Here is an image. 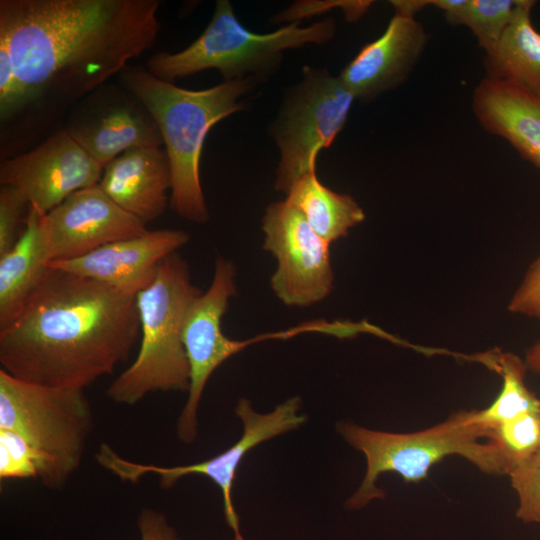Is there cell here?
Returning a JSON list of instances; mask_svg holds the SVG:
<instances>
[{
  "mask_svg": "<svg viewBox=\"0 0 540 540\" xmlns=\"http://www.w3.org/2000/svg\"><path fill=\"white\" fill-rule=\"evenodd\" d=\"M486 438L498 450L509 475L540 450V409L504 421L487 430Z\"/></svg>",
  "mask_w": 540,
  "mask_h": 540,
  "instance_id": "24",
  "label": "cell"
},
{
  "mask_svg": "<svg viewBox=\"0 0 540 540\" xmlns=\"http://www.w3.org/2000/svg\"><path fill=\"white\" fill-rule=\"evenodd\" d=\"M487 368L502 377V388L485 409L475 410V420L486 431L523 413L540 409V399L525 384L527 367L520 357L498 349L485 352Z\"/></svg>",
  "mask_w": 540,
  "mask_h": 540,
  "instance_id": "22",
  "label": "cell"
},
{
  "mask_svg": "<svg viewBox=\"0 0 540 540\" xmlns=\"http://www.w3.org/2000/svg\"><path fill=\"white\" fill-rule=\"evenodd\" d=\"M104 167L62 129L33 150L4 160L0 184L45 215L74 192L99 184Z\"/></svg>",
  "mask_w": 540,
  "mask_h": 540,
  "instance_id": "12",
  "label": "cell"
},
{
  "mask_svg": "<svg viewBox=\"0 0 540 540\" xmlns=\"http://www.w3.org/2000/svg\"><path fill=\"white\" fill-rule=\"evenodd\" d=\"M84 391L25 382L0 369V429L23 439L49 489L63 488L81 464L94 425Z\"/></svg>",
  "mask_w": 540,
  "mask_h": 540,
  "instance_id": "7",
  "label": "cell"
},
{
  "mask_svg": "<svg viewBox=\"0 0 540 540\" xmlns=\"http://www.w3.org/2000/svg\"><path fill=\"white\" fill-rule=\"evenodd\" d=\"M120 80L160 130L171 168V208L187 221L207 222L209 212L199 170L206 136L218 122L245 108L244 97L258 83L231 80L189 90L155 77L146 68L130 65L120 72Z\"/></svg>",
  "mask_w": 540,
  "mask_h": 540,
  "instance_id": "3",
  "label": "cell"
},
{
  "mask_svg": "<svg viewBox=\"0 0 540 540\" xmlns=\"http://www.w3.org/2000/svg\"><path fill=\"white\" fill-rule=\"evenodd\" d=\"M189 239L183 230H147L75 259L50 262L48 266L136 295L154 281L159 264L177 253Z\"/></svg>",
  "mask_w": 540,
  "mask_h": 540,
  "instance_id": "15",
  "label": "cell"
},
{
  "mask_svg": "<svg viewBox=\"0 0 540 540\" xmlns=\"http://www.w3.org/2000/svg\"><path fill=\"white\" fill-rule=\"evenodd\" d=\"M201 291L177 253L158 266L154 281L136 294L140 348L134 362L108 387V397L134 405L155 392H188L190 368L182 341L186 309Z\"/></svg>",
  "mask_w": 540,
  "mask_h": 540,
  "instance_id": "5",
  "label": "cell"
},
{
  "mask_svg": "<svg viewBox=\"0 0 540 540\" xmlns=\"http://www.w3.org/2000/svg\"><path fill=\"white\" fill-rule=\"evenodd\" d=\"M139 336L136 295L49 267L0 329L1 369L33 384L85 389L127 361Z\"/></svg>",
  "mask_w": 540,
  "mask_h": 540,
  "instance_id": "2",
  "label": "cell"
},
{
  "mask_svg": "<svg viewBox=\"0 0 540 540\" xmlns=\"http://www.w3.org/2000/svg\"><path fill=\"white\" fill-rule=\"evenodd\" d=\"M355 98L339 76L326 68L304 66L301 78L286 88L269 134L280 159L275 189L284 192L303 174L316 170L322 149L342 131Z\"/></svg>",
  "mask_w": 540,
  "mask_h": 540,
  "instance_id": "8",
  "label": "cell"
},
{
  "mask_svg": "<svg viewBox=\"0 0 540 540\" xmlns=\"http://www.w3.org/2000/svg\"><path fill=\"white\" fill-rule=\"evenodd\" d=\"M65 129L102 167L133 148L163 147L157 123L132 95L97 99Z\"/></svg>",
  "mask_w": 540,
  "mask_h": 540,
  "instance_id": "16",
  "label": "cell"
},
{
  "mask_svg": "<svg viewBox=\"0 0 540 540\" xmlns=\"http://www.w3.org/2000/svg\"><path fill=\"white\" fill-rule=\"evenodd\" d=\"M395 12L377 39L364 45L338 75L355 100L369 102L400 86L428 41L415 13L428 1H391Z\"/></svg>",
  "mask_w": 540,
  "mask_h": 540,
  "instance_id": "14",
  "label": "cell"
},
{
  "mask_svg": "<svg viewBox=\"0 0 540 540\" xmlns=\"http://www.w3.org/2000/svg\"><path fill=\"white\" fill-rule=\"evenodd\" d=\"M508 476L518 496L517 518L525 523H540V458L534 456Z\"/></svg>",
  "mask_w": 540,
  "mask_h": 540,
  "instance_id": "25",
  "label": "cell"
},
{
  "mask_svg": "<svg viewBox=\"0 0 540 540\" xmlns=\"http://www.w3.org/2000/svg\"><path fill=\"white\" fill-rule=\"evenodd\" d=\"M29 212L27 202L12 188H0V256L20 239Z\"/></svg>",
  "mask_w": 540,
  "mask_h": 540,
  "instance_id": "26",
  "label": "cell"
},
{
  "mask_svg": "<svg viewBox=\"0 0 540 540\" xmlns=\"http://www.w3.org/2000/svg\"><path fill=\"white\" fill-rule=\"evenodd\" d=\"M33 101L18 78L5 43L0 41V116L5 120Z\"/></svg>",
  "mask_w": 540,
  "mask_h": 540,
  "instance_id": "27",
  "label": "cell"
},
{
  "mask_svg": "<svg viewBox=\"0 0 540 540\" xmlns=\"http://www.w3.org/2000/svg\"><path fill=\"white\" fill-rule=\"evenodd\" d=\"M343 439L366 458V472L357 491L346 501L349 510L361 509L374 499L385 497L377 487L384 473H396L406 483L424 480L430 469L448 456L458 455L480 471L506 475L496 447L486 438L485 429L476 422L475 410H461L424 430L395 433L372 430L353 423L339 422Z\"/></svg>",
  "mask_w": 540,
  "mask_h": 540,
  "instance_id": "4",
  "label": "cell"
},
{
  "mask_svg": "<svg viewBox=\"0 0 540 540\" xmlns=\"http://www.w3.org/2000/svg\"><path fill=\"white\" fill-rule=\"evenodd\" d=\"M98 185L119 207L147 224L170 202L168 155L163 147L130 149L104 167Z\"/></svg>",
  "mask_w": 540,
  "mask_h": 540,
  "instance_id": "17",
  "label": "cell"
},
{
  "mask_svg": "<svg viewBox=\"0 0 540 540\" xmlns=\"http://www.w3.org/2000/svg\"><path fill=\"white\" fill-rule=\"evenodd\" d=\"M264 249L277 261L270 281L277 298L290 307H307L333 289L330 244L286 200L269 204L262 219Z\"/></svg>",
  "mask_w": 540,
  "mask_h": 540,
  "instance_id": "11",
  "label": "cell"
},
{
  "mask_svg": "<svg viewBox=\"0 0 540 540\" xmlns=\"http://www.w3.org/2000/svg\"><path fill=\"white\" fill-rule=\"evenodd\" d=\"M138 527L141 540H180L175 530L168 524L166 517L150 508L140 512Z\"/></svg>",
  "mask_w": 540,
  "mask_h": 540,
  "instance_id": "30",
  "label": "cell"
},
{
  "mask_svg": "<svg viewBox=\"0 0 540 540\" xmlns=\"http://www.w3.org/2000/svg\"><path fill=\"white\" fill-rule=\"evenodd\" d=\"M300 397H291L269 413L256 412L249 400L239 399L235 413L241 419L240 439L222 453L198 463L177 466L142 464L121 457L110 445L103 444L96 453L97 463L124 482H137L146 474L159 477L160 487L169 489L182 477L204 475L220 489L224 514L234 533L239 531V518L232 502V487L239 464L245 455L260 443L275 436L298 429L306 421L300 414Z\"/></svg>",
  "mask_w": 540,
  "mask_h": 540,
  "instance_id": "9",
  "label": "cell"
},
{
  "mask_svg": "<svg viewBox=\"0 0 540 540\" xmlns=\"http://www.w3.org/2000/svg\"><path fill=\"white\" fill-rule=\"evenodd\" d=\"M536 456H538V457L540 458V450L538 451V453H537V455H536Z\"/></svg>",
  "mask_w": 540,
  "mask_h": 540,
  "instance_id": "33",
  "label": "cell"
},
{
  "mask_svg": "<svg viewBox=\"0 0 540 540\" xmlns=\"http://www.w3.org/2000/svg\"><path fill=\"white\" fill-rule=\"evenodd\" d=\"M534 4L520 0L512 20L483 62L486 78L505 81L540 96V32L531 21Z\"/></svg>",
  "mask_w": 540,
  "mask_h": 540,
  "instance_id": "20",
  "label": "cell"
},
{
  "mask_svg": "<svg viewBox=\"0 0 540 540\" xmlns=\"http://www.w3.org/2000/svg\"><path fill=\"white\" fill-rule=\"evenodd\" d=\"M232 540H244L240 532L235 533V536Z\"/></svg>",
  "mask_w": 540,
  "mask_h": 540,
  "instance_id": "32",
  "label": "cell"
},
{
  "mask_svg": "<svg viewBox=\"0 0 540 540\" xmlns=\"http://www.w3.org/2000/svg\"><path fill=\"white\" fill-rule=\"evenodd\" d=\"M507 308L540 321V255L529 265Z\"/></svg>",
  "mask_w": 540,
  "mask_h": 540,
  "instance_id": "28",
  "label": "cell"
},
{
  "mask_svg": "<svg viewBox=\"0 0 540 540\" xmlns=\"http://www.w3.org/2000/svg\"><path fill=\"white\" fill-rule=\"evenodd\" d=\"M472 109L488 133L504 138L540 168V96L485 77L473 91Z\"/></svg>",
  "mask_w": 540,
  "mask_h": 540,
  "instance_id": "18",
  "label": "cell"
},
{
  "mask_svg": "<svg viewBox=\"0 0 540 540\" xmlns=\"http://www.w3.org/2000/svg\"><path fill=\"white\" fill-rule=\"evenodd\" d=\"M235 294L234 265L219 257L209 288L196 295L186 309L182 341L190 368V386L176 424L178 439L183 443L190 444L197 438L199 403L212 373L249 344L271 335L248 341L232 340L224 335L221 321Z\"/></svg>",
  "mask_w": 540,
  "mask_h": 540,
  "instance_id": "10",
  "label": "cell"
},
{
  "mask_svg": "<svg viewBox=\"0 0 540 540\" xmlns=\"http://www.w3.org/2000/svg\"><path fill=\"white\" fill-rule=\"evenodd\" d=\"M524 362L527 370L540 376V341L527 349Z\"/></svg>",
  "mask_w": 540,
  "mask_h": 540,
  "instance_id": "31",
  "label": "cell"
},
{
  "mask_svg": "<svg viewBox=\"0 0 540 540\" xmlns=\"http://www.w3.org/2000/svg\"><path fill=\"white\" fill-rule=\"evenodd\" d=\"M286 195L285 200L301 212L311 228L329 244L346 237L351 228L365 219L355 199L323 185L316 170L297 178Z\"/></svg>",
  "mask_w": 540,
  "mask_h": 540,
  "instance_id": "21",
  "label": "cell"
},
{
  "mask_svg": "<svg viewBox=\"0 0 540 540\" xmlns=\"http://www.w3.org/2000/svg\"><path fill=\"white\" fill-rule=\"evenodd\" d=\"M520 0H436L448 23L468 27L485 54L497 45Z\"/></svg>",
  "mask_w": 540,
  "mask_h": 540,
  "instance_id": "23",
  "label": "cell"
},
{
  "mask_svg": "<svg viewBox=\"0 0 540 540\" xmlns=\"http://www.w3.org/2000/svg\"><path fill=\"white\" fill-rule=\"evenodd\" d=\"M158 0H1L0 41L33 101L94 91L150 48Z\"/></svg>",
  "mask_w": 540,
  "mask_h": 540,
  "instance_id": "1",
  "label": "cell"
},
{
  "mask_svg": "<svg viewBox=\"0 0 540 540\" xmlns=\"http://www.w3.org/2000/svg\"><path fill=\"white\" fill-rule=\"evenodd\" d=\"M147 230L145 223L119 207L98 184L74 192L40 217L49 263L84 256Z\"/></svg>",
  "mask_w": 540,
  "mask_h": 540,
  "instance_id": "13",
  "label": "cell"
},
{
  "mask_svg": "<svg viewBox=\"0 0 540 540\" xmlns=\"http://www.w3.org/2000/svg\"><path fill=\"white\" fill-rule=\"evenodd\" d=\"M370 3L371 2L367 1H331L323 4L320 2H299L290 6L287 10L277 14L273 21L275 23H299L302 18L322 12L326 8H334L336 6L344 8L347 18L354 20L365 13Z\"/></svg>",
  "mask_w": 540,
  "mask_h": 540,
  "instance_id": "29",
  "label": "cell"
},
{
  "mask_svg": "<svg viewBox=\"0 0 540 540\" xmlns=\"http://www.w3.org/2000/svg\"><path fill=\"white\" fill-rule=\"evenodd\" d=\"M335 30L329 17L307 27L295 22L271 33H255L241 24L230 1L217 0L211 21L195 41L179 52L152 55L146 69L167 82L215 69L224 81L261 83L278 70L286 50L326 44Z\"/></svg>",
  "mask_w": 540,
  "mask_h": 540,
  "instance_id": "6",
  "label": "cell"
},
{
  "mask_svg": "<svg viewBox=\"0 0 540 540\" xmlns=\"http://www.w3.org/2000/svg\"><path fill=\"white\" fill-rule=\"evenodd\" d=\"M41 216L29 207L20 239L0 256V329L20 313L49 269L40 233Z\"/></svg>",
  "mask_w": 540,
  "mask_h": 540,
  "instance_id": "19",
  "label": "cell"
}]
</instances>
